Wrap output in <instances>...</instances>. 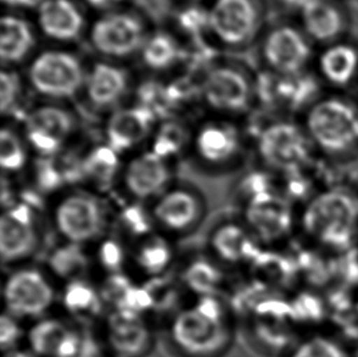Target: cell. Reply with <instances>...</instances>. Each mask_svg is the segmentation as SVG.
I'll return each mask as SVG.
<instances>
[{
    "mask_svg": "<svg viewBox=\"0 0 358 357\" xmlns=\"http://www.w3.org/2000/svg\"><path fill=\"white\" fill-rule=\"evenodd\" d=\"M236 319L223 296L189 298L164 326L175 357H224L233 346Z\"/></svg>",
    "mask_w": 358,
    "mask_h": 357,
    "instance_id": "obj_1",
    "label": "cell"
},
{
    "mask_svg": "<svg viewBox=\"0 0 358 357\" xmlns=\"http://www.w3.org/2000/svg\"><path fill=\"white\" fill-rule=\"evenodd\" d=\"M251 150L245 120L201 114L194 119L186 158L199 173L220 176L241 169Z\"/></svg>",
    "mask_w": 358,
    "mask_h": 357,
    "instance_id": "obj_2",
    "label": "cell"
},
{
    "mask_svg": "<svg viewBox=\"0 0 358 357\" xmlns=\"http://www.w3.org/2000/svg\"><path fill=\"white\" fill-rule=\"evenodd\" d=\"M155 26L145 10L131 3L93 14L85 44L92 57L131 65Z\"/></svg>",
    "mask_w": 358,
    "mask_h": 357,
    "instance_id": "obj_3",
    "label": "cell"
},
{
    "mask_svg": "<svg viewBox=\"0 0 358 357\" xmlns=\"http://www.w3.org/2000/svg\"><path fill=\"white\" fill-rule=\"evenodd\" d=\"M203 114L245 120L256 111V69L222 55L199 78Z\"/></svg>",
    "mask_w": 358,
    "mask_h": 357,
    "instance_id": "obj_4",
    "label": "cell"
},
{
    "mask_svg": "<svg viewBox=\"0 0 358 357\" xmlns=\"http://www.w3.org/2000/svg\"><path fill=\"white\" fill-rule=\"evenodd\" d=\"M78 47L43 44L24 68L34 99L78 104L90 54Z\"/></svg>",
    "mask_w": 358,
    "mask_h": 357,
    "instance_id": "obj_5",
    "label": "cell"
},
{
    "mask_svg": "<svg viewBox=\"0 0 358 357\" xmlns=\"http://www.w3.org/2000/svg\"><path fill=\"white\" fill-rule=\"evenodd\" d=\"M251 147L259 164L276 174L305 172L312 163L315 146L300 122L285 116L264 119L252 126L245 119Z\"/></svg>",
    "mask_w": 358,
    "mask_h": 357,
    "instance_id": "obj_6",
    "label": "cell"
},
{
    "mask_svg": "<svg viewBox=\"0 0 358 357\" xmlns=\"http://www.w3.org/2000/svg\"><path fill=\"white\" fill-rule=\"evenodd\" d=\"M300 220L306 235L320 246L350 251L358 234V198L343 188L324 190L306 203Z\"/></svg>",
    "mask_w": 358,
    "mask_h": 357,
    "instance_id": "obj_7",
    "label": "cell"
},
{
    "mask_svg": "<svg viewBox=\"0 0 358 357\" xmlns=\"http://www.w3.org/2000/svg\"><path fill=\"white\" fill-rule=\"evenodd\" d=\"M208 39L224 55L241 57L256 47L268 24L266 0H203Z\"/></svg>",
    "mask_w": 358,
    "mask_h": 357,
    "instance_id": "obj_8",
    "label": "cell"
},
{
    "mask_svg": "<svg viewBox=\"0 0 358 357\" xmlns=\"http://www.w3.org/2000/svg\"><path fill=\"white\" fill-rule=\"evenodd\" d=\"M19 124L34 157L54 158L83 139L85 118L76 104L34 99Z\"/></svg>",
    "mask_w": 358,
    "mask_h": 357,
    "instance_id": "obj_9",
    "label": "cell"
},
{
    "mask_svg": "<svg viewBox=\"0 0 358 357\" xmlns=\"http://www.w3.org/2000/svg\"><path fill=\"white\" fill-rule=\"evenodd\" d=\"M50 227L62 241L91 246L110 230L104 198L83 188H69L49 202Z\"/></svg>",
    "mask_w": 358,
    "mask_h": 357,
    "instance_id": "obj_10",
    "label": "cell"
},
{
    "mask_svg": "<svg viewBox=\"0 0 358 357\" xmlns=\"http://www.w3.org/2000/svg\"><path fill=\"white\" fill-rule=\"evenodd\" d=\"M302 125L315 150L348 155L358 147V106L343 97L318 98L305 111Z\"/></svg>",
    "mask_w": 358,
    "mask_h": 357,
    "instance_id": "obj_11",
    "label": "cell"
},
{
    "mask_svg": "<svg viewBox=\"0 0 358 357\" xmlns=\"http://www.w3.org/2000/svg\"><path fill=\"white\" fill-rule=\"evenodd\" d=\"M137 74L129 64L90 55L78 109L96 120L130 103Z\"/></svg>",
    "mask_w": 358,
    "mask_h": 357,
    "instance_id": "obj_12",
    "label": "cell"
},
{
    "mask_svg": "<svg viewBox=\"0 0 358 357\" xmlns=\"http://www.w3.org/2000/svg\"><path fill=\"white\" fill-rule=\"evenodd\" d=\"M55 280L44 267L24 265L10 268L3 283L4 312L22 323L43 318L59 302Z\"/></svg>",
    "mask_w": 358,
    "mask_h": 357,
    "instance_id": "obj_13",
    "label": "cell"
},
{
    "mask_svg": "<svg viewBox=\"0 0 358 357\" xmlns=\"http://www.w3.org/2000/svg\"><path fill=\"white\" fill-rule=\"evenodd\" d=\"M259 69L281 76L307 71L313 59V43L300 26L290 22L266 24L256 47Z\"/></svg>",
    "mask_w": 358,
    "mask_h": 357,
    "instance_id": "obj_14",
    "label": "cell"
},
{
    "mask_svg": "<svg viewBox=\"0 0 358 357\" xmlns=\"http://www.w3.org/2000/svg\"><path fill=\"white\" fill-rule=\"evenodd\" d=\"M47 213L19 202L1 211L0 217V258L3 266L29 265L44 245L43 217Z\"/></svg>",
    "mask_w": 358,
    "mask_h": 357,
    "instance_id": "obj_15",
    "label": "cell"
},
{
    "mask_svg": "<svg viewBox=\"0 0 358 357\" xmlns=\"http://www.w3.org/2000/svg\"><path fill=\"white\" fill-rule=\"evenodd\" d=\"M148 208L155 230L171 239L197 232L207 214V202L199 188L180 181H175Z\"/></svg>",
    "mask_w": 358,
    "mask_h": 357,
    "instance_id": "obj_16",
    "label": "cell"
},
{
    "mask_svg": "<svg viewBox=\"0 0 358 357\" xmlns=\"http://www.w3.org/2000/svg\"><path fill=\"white\" fill-rule=\"evenodd\" d=\"M98 324L97 337L107 357H145L155 346V324L135 311L110 309Z\"/></svg>",
    "mask_w": 358,
    "mask_h": 357,
    "instance_id": "obj_17",
    "label": "cell"
},
{
    "mask_svg": "<svg viewBox=\"0 0 358 357\" xmlns=\"http://www.w3.org/2000/svg\"><path fill=\"white\" fill-rule=\"evenodd\" d=\"M31 15L43 44L78 47L93 14L80 0H44Z\"/></svg>",
    "mask_w": 358,
    "mask_h": 357,
    "instance_id": "obj_18",
    "label": "cell"
},
{
    "mask_svg": "<svg viewBox=\"0 0 358 357\" xmlns=\"http://www.w3.org/2000/svg\"><path fill=\"white\" fill-rule=\"evenodd\" d=\"M317 92L318 83L307 71L281 76L264 69L256 70V109L271 113L307 111L318 99Z\"/></svg>",
    "mask_w": 358,
    "mask_h": 357,
    "instance_id": "obj_19",
    "label": "cell"
},
{
    "mask_svg": "<svg viewBox=\"0 0 358 357\" xmlns=\"http://www.w3.org/2000/svg\"><path fill=\"white\" fill-rule=\"evenodd\" d=\"M175 183V164L148 148L125 158L119 190L135 202L150 204Z\"/></svg>",
    "mask_w": 358,
    "mask_h": 357,
    "instance_id": "obj_20",
    "label": "cell"
},
{
    "mask_svg": "<svg viewBox=\"0 0 358 357\" xmlns=\"http://www.w3.org/2000/svg\"><path fill=\"white\" fill-rule=\"evenodd\" d=\"M159 120L155 111L130 102L99 121V137L127 158L147 147Z\"/></svg>",
    "mask_w": 358,
    "mask_h": 357,
    "instance_id": "obj_21",
    "label": "cell"
},
{
    "mask_svg": "<svg viewBox=\"0 0 358 357\" xmlns=\"http://www.w3.org/2000/svg\"><path fill=\"white\" fill-rule=\"evenodd\" d=\"M240 207V219L262 246L282 241L294 229L292 202L279 191L262 193Z\"/></svg>",
    "mask_w": 358,
    "mask_h": 357,
    "instance_id": "obj_22",
    "label": "cell"
},
{
    "mask_svg": "<svg viewBox=\"0 0 358 357\" xmlns=\"http://www.w3.org/2000/svg\"><path fill=\"white\" fill-rule=\"evenodd\" d=\"M87 328L68 317L48 314L29 323L24 346L37 357H80Z\"/></svg>",
    "mask_w": 358,
    "mask_h": 357,
    "instance_id": "obj_23",
    "label": "cell"
},
{
    "mask_svg": "<svg viewBox=\"0 0 358 357\" xmlns=\"http://www.w3.org/2000/svg\"><path fill=\"white\" fill-rule=\"evenodd\" d=\"M262 248L263 246L240 218H224L209 229L204 251L233 272L247 270Z\"/></svg>",
    "mask_w": 358,
    "mask_h": 357,
    "instance_id": "obj_24",
    "label": "cell"
},
{
    "mask_svg": "<svg viewBox=\"0 0 358 357\" xmlns=\"http://www.w3.org/2000/svg\"><path fill=\"white\" fill-rule=\"evenodd\" d=\"M43 46L32 15L3 10L0 21L1 68L24 69Z\"/></svg>",
    "mask_w": 358,
    "mask_h": 357,
    "instance_id": "obj_25",
    "label": "cell"
},
{
    "mask_svg": "<svg viewBox=\"0 0 358 357\" xmlns=\"http://www.w3.org/2000/svg\"><path fill=\"white\" fill-rule=\"evenodd\" d=\"M175 276L189 298H224L234 281L231 270L222 266L206 251L182 258L176 267Z\"/></svg>",
    "mask_w": 358,
    "mask_h": 357,
    "instance_id": "obj_26",
    "label": "cell"
},
{
    "mask_svg": "<svg viewBox=\"0 0 358 357\" xmlns=\"http://www.w3.org/2000/svg\"><path fill=\"white\" fill-rule=\"evenodd\" d=\"M185 43L174 31L158 24L150 31L135 64L142 75L166 78L182 69Z\"/></svg>",
    "mask_w": 358,
    "mask_h": 357,
    "instance_id": "obj_27",
    "label": "cell"
},
{
    "mask_svg": "<svg viewBox=\"0 0 358 357\" xmlns=\"http://www.w3.org/2000/svg\"><path fill=\"white\" fill-rule=\"evenodd\" d=\"M125 158L99 137L87 141L83 157V185L101 197L119 188Z\"/></svg>",
    "mask_w": 358,
    "mask_h": 357,
    "instance_id": "obj_28",
    "label": "cell"
},
{
    "mask_svg": "<svg viewBox=\"0 0 358 357\" xmlns=\"http://www.w3.org/2000/svg\"><path fill=\"white\" fill-rule=\"evenodd\" d=\"M178 261L174 239L155 232L130 246V267L140 280L170 274Z\"/></svg>",
    "mask_w": 358,
    "mask_h": 357,
    "instance_id": "obj_29",
    "label": "cell"
},
{
    "mask_svg": "<svg viewBox=\"0 0 358 357\" xmlns=\"http://www.w3.org/2000/svg\"><path fill=\"white\" fill-rule=\"evenodd\" d=\"M58 304L69 319L85 327L86 324L98 323L108 312L97 281L90 278L62 285Z\"/></svg>",
    "mask_w": 358,
    "mask_h": 357,
    "instance_id": "obj_30",
    "label": "cell"
},
{
    "mask_svg": "<svg viewBox=\"0 0 358 357\" xmlns=\"http://www.w3.org/2000/svg\"><path fill=\"white\" fill-rule=\"evenodd\" d=\"M299 16L301 29L313 44L339 42L348 29L346 15L333 0H320Z\"/></svg>",
    "mask_w": 358,
    "mask_h": 357,
    "instance_id": "obj_31",
    "label": "cell"
},
{
    "mask_svg": "<svg viewBox=\"0 0 358 357\" xmlns=\"http://www.w3.org/2000/svg\"><path fill=\"white\" fill-rule=\"evenodd\" d=\"M44 270L62 285L73 280L85 279L92 272L93 261L87 246L59 240L49 247L44 257Z\"/></svg>",
    "mask_w": 358,
    "mask_h": 357,
    "instance_id": "obj_32",
    "label": "cell"
},
{
    "mask_svg": "<svg viewBox=\"0 0 358 357\" xmlns=\"http://www.w3.org/2000/svg\"><path fill=\"white\" fill-rule=\"evenodd\" d=\"M194 119L169 116L159 120L145 148L176 165L187 157Z\"/></svg>",
    "mask_w": 358,
    "mask_h": 357,
    "instance_id": "obj_33",
    "label": "cell"
},
{
    "mask_svg": "<svg viewBox=\"0 0 358 357\" xmlns=\"http://www.w3.org/2000/svg\"><path fill=\"white\" fill-rule=\"evenodd\" d=\"M317 69L324 83L344 88L358 80V48L345 41L325 46L317 58Z\"/></svg>",
    "mask_w": 358,
    "mask_h": 357,
    "instance_id": "obj_34",
    "label": "cell"
},
{
    "mask_svg": "<svg viewBox=\"0 0 358 357\" xmlns=\"http://www.w3.org/2000/svg\"><path fill=\"white\" fill-rule=\"evenodd\" d=\"M24 131L19 122L1 120L0 129V169L1 175L17 178L24 176L34 160Z\"/></svg>",
    "mask_w": 358,
    "mask_h": 357,
    "instance_id": "obj_35",
    "label": "cell"
},
{
    "mask_svg": "<svg viewBox=\"0 0 358 357\" xmlns=\"http://www.w3.org/2000/svg\"><path fill=\"white\" fill-rule=\"evenodd\" d=\"M24 69L1 68L0 74V111L1 120L20 122L32 102Z\"/></svg>",
    "mask_w": 358,
    "mask_h": 357,
    "instance_id": "obj_36",
    "label": "cell"
},
{
    "mask_svg": "<svg viewBox=\"0 0 358 357\" xmlns=\"http://www.w3.org/2000/svg\"><path fill=\"white\" fill-rule=\"evenodd\" d=\"M162 24L174 31L185 44L208 39V18L203 0L174 3Z\"/></svg>",
    "mask_w": 358,
    "mask_h": 357,
    "instance_id": "obj_37",
    "label": "cell"
},
{
    "mask_svg": "<svg viewBox=\"0 0 358 357\" xmlns=\"http://www.w3.org/2000/svg\"><path fill=\"white\" fill-rule=\"evenodd\" d=\"M290 319L253 316L245 321L250 343L262 353H280L291 343Z\"/></svg>",
    "mask_w": 358,
    "mask_h": 357,
    "instance_id": "obj_38",
    "label": "cell"
},
{
    "mask_svg": "<svg viewBox=\"0 0 358 357\" xmlns=\"http://www.w3.org/2000/svg\"><path fill=\"white\" fill-rule=\"evenodd\" d=\"M296 270L292 258L285 257L275 250H266L264 247L247 268L250 278L273 290H278L282 285L285 286Z\"/></svg>",
    "mask_w": 358,
    "mask_h": 357,
    "instance_id": "obj_39",
    "label": "cell"
},
{
    "mask_svg": "<svg viewBox=\"0 0 358 357\" xmlns=\"http://www.w3.org/2000/svg\"><path fill=\"white\" fill-rule=\"evenodd\" d=\"M93 270L103 275L129 272L130 267V245L113 232L101 237L91 245Z\"/></svg>",
    "mask_w": 358,
    "mask_h": 357,
    "instance_id": "obj_40",
    "label": "cell"
},
{
    "mask_svg": "<svg viewBox=\"0 0 358 357\" xmlns=\"http://www.w3.org/2000/svg\"><path fill=\"white\" fill-rule=\"evenodd\" d=\"M274 174L275 173L261 165L258 168L247 169L241 173L234 183V198L238 206L262 193L276 191L278 188L274 181Z\"/></svg>",
    "mask_w": 358,
    "mask_h": 357,
    "instance_id": "obj_41",
    "label": "cell"
},
{
    "mask_svg": "<svg viewBox=\"0 0 358 357\" xmlns=\"http://www.w3.org/2000/svg\"><path fill=\"white\" fill-rule=\"evenodd\" d=\"M136 283L137 280L134 279L129 272L101 276L97 281L98 289L108 311L122 309Z\"/></svg>",
    "mask_w": 358,
    "mask_h": 357,
    "instance_id": "obj_42",
    "label": "cell"
},
{
    "mask_svg": "<svg viewBox=\"0 0 358 357\" xmlns=\"http://www.w3.org/2000/svg\"><path fill=\"white\" fill-rule=\"evenodd\" d=\"M290 357H351V355L336 339L313 335L295 345Z\"/></svg>",
    "mask_w": 358,
    "mask_h": 357,
    "instance_id": "obj_43",
    "label": "cell"
},
{
    "mask_svg": "<svg viewBox=\"0 0 358 357\" xmlns=\"http://www.w3.org/2000/svg\"><path fill=\"white\" fill-rule=\"evenodd\" d=\"M291 317L292 321L301 322H315L323 317L324 304L313 295H297L290 301Z\"/></svg>",
    "mask_w": 358,
    "mask_h": 357,
    "instance_id": "obj_44",
    "label": "cell"
},
{
    "mask_svg": "<svg viewBox=\"0 0 358 357\" xmlns=\"http://www.w3.org/2000/svg\"><path fill=\"white\" fill-rule=\"evenodd\" d=\"M26 330L22 322L6 312L0 317V349L1 353L21 348L26 340Z\"/></svg>",
    "mask_w": 358,
    "mask_h": 357,
    "instance_id": "obj_45",
    "label": "cell"
},
{
    "mask_svg": "<svg viewBox=\"0 0 358 357\" xmlns=\"http://www.w3.org/2000/svg\"><path fill=\"white\" fill-rule=\"evenodd\" d=\"M92 14L131 4L134 0H80Z\"/></svg>",
    "mask_w": 358,
    "mask_h": 357,
    "instance_id": "obj_46",
    "label": "cell"
},
{
    "mask_svg": "<svg viewBox=\"0 0 358 357\" xmlns=\"http://www.w3.org/2000/svg\"><path fill=\"white\" fill-rule=\"evenodd\" d=\"M44 0H1L3 9L32 14Z\"/></svg>",
    "mask_w": 358,
    "mask_h": 357,
    "instance_id": "obj_47",
    "label": "cell"
},
{
    "mask_svg": "<svg viewBox=\"0 0 358 357\" xmlns=\"http://www.w3.org/2000/svg\"><path fill=\"white\" fill-rule=\"evenodd\" d=\"M273 1L280 9L300 15L307 8H310V5L315 4L320 0H273Z\"/></svg>",
    "mask_w": 358,
    "mask_h": 357,
    "instance_id": "obj_48",
    "label": "cell"
},
{
    "mask_svg": "<svg viewBox=\"0 0 358 357\" xmlns=\"http://www.w3.org/2000/svg\"><path fill=\"white\" fill-rule=\"evenodd\" d=\"M1 357H37L34 353H31L29 349L26 346H21V348L14 349V350H9L1 353Z\"/></svg>",
    "mask_w": 358,
    "mask_h": 357,
    "instance_id": "obj_49",
    "label": "cell"
},
{
    "mask_svg": "<svg viewBox=\"0 0 358 357\" xmlns=\"http://www.w3.org/2000/svg\"><path fill=\"white\" fill-rule=\"evenodd\" d=\"M181 1H201V0H173V3H181Z\"/></svg>",
    "mask_w": 358,
    "mask_h": 357,
    "instance_id": "obj_50",
    "label": "cell"
},
{
    "mask_svg": "<svg viewBox=\"0 0 358 357\" xmlns=\"http://www.w3.org/2000/svg\"><path fill=\"white\" fill-rule=\"evenodd\" d=\"M357 86H358V80H357Z\"/></svg>",
    "mask_w": 358,
    "mask_h": 357,
    "instance_id": "obj_51",
    "label": "cell"
}]
</instances>
